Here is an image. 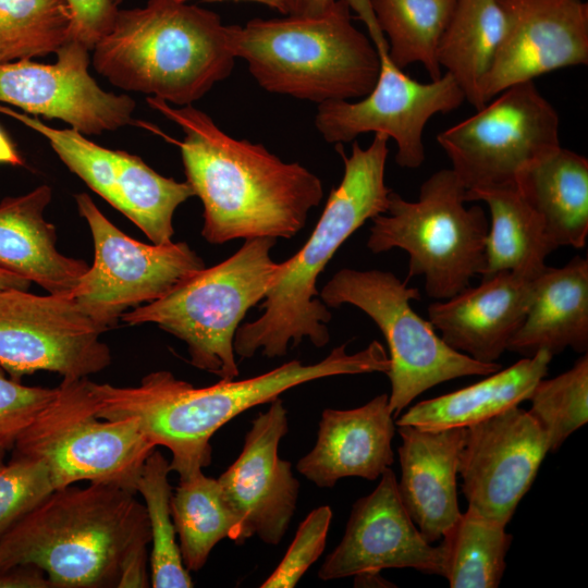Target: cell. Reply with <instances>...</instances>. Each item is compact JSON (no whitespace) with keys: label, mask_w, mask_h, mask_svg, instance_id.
I'll return each mask as SVG.
<instances>
[{"label":"cell","mask_w":588,"mask_h":588,"mask_svg":"<svg viewBox=\"0 0 588 588\" xmlns=\"http://www.w3.org/2000/svg\"><path fill=\"white\" fill-rule=\"evenodd\" d=\"M146 100L184 133L182 140H168L180 148L186 182L203 203L201 235L208 243L291 238L305 226L323 197L316 174L282 161L262 144L231 137L193 105Z\"/></svg>","instance_id":"cell-1"},{"label":"cell","mask_w":588,"mask_h":588,"mask_svg":"<svg viewBox=\"0 0 588 588\" xmlns=\"http://www.w3.org/2000/svg\"><path fill=\"white\" fill-rule=\"evenodd\" d=\"M390 362L384 347L372 341L348 354L346 344L322 360L304 365L297 359L244 380H220L195 388L170 371H154L135 387L90 382L96 414L105 419L135 418L147 439L167 448L171 471L179 478L203 470L211 462L210 439L241 413L271 403L281 393L306 382L340 375L384 372Z\"/></svg>","instance_id":"cell-2"},{"label":"cell","mask_w":588,"mask_h":588,"mask_svg":"<svg viewBox=\"0 0 588 588\" xmlns=\"http://www.w3.org/2000/svg\"><path fill=\"white\" fill-rule=\"evenodd\" d=\"M389 139L375 133L367 148L354 142L350 156L342 144L335 145L344 164L342 181L330 192L305 245L281 262L282 271L260 305L262 315L237 328L233 346L240 357L250 358L259 350L268 358L281 357L305 338L316 347L329 343L331 313L317 298V278L358 228L387 212L392 192L384 183Z\"/></svg>","instance_id":"cell-3"},{"label":"cell","mask_w":588,"mask_h":588,"mask_svg":"<svg viewBox=\"0 0 588 588\" xmlns=\"http://www.w3.org/2000/svg\"><path fill=\"white\" fill-rule=\"evenodd\" d=\"M136 494L98 482L54 489L0 538V571L34 565L52 587H117L125 561L150 543Z\"/></svg>","instance_id":"cell-4"},{"label":"cell","mask_w":588,"mask_h":588,"mask_svg":"<svg viewBox=\"0 0 588 588\" xmlns=\"http://www.w3.org/2000/svg\"><path fill=\"white\" fill-rule=\"evenodd\" d=\"M91 51L94 69L115 87L180 107L204 97L235 63L220 16L177 0L119 9Z\"/></svg>","instance_id":"cell-5"},{"label":"cell","mask_w":588,"mask_h":588,"mask_svg":"<svg viewBox=\"0 0 588 588\" xmlns=\"http://www.w3.org/2000/svg\"><path fill=\"white\" fill-rule=\"evenodd\" d=\"M230 48L267 91L317 105L363 98L375 86L379 57L352 23L345 0L319 17L262 20L228 25Z\"/></svg>","instance_id":"cell-6"},{"label":"cell","mask_w":588,"mask_h":588,"mask_svg":"<svg viewBox=\"0 0 588 588\" xmlns=\"http://www.w3.org/2000/svg\"><path fill=\"white\" fill-rule=\"evenodd\" d=\"M275 243L273 237L245 240L228 259L199 270L161 298L125 311L121 320L130 326L156 323L186 344L194 367L233 380L238 376L236 330L282 271L270 256Z\"/></svg>","instance_id":"cell-7"},{"label":"cell","mask_w":588,"mask_h":588,"mask_svg":"<svg viewBox=\"0 0 588 588\" xmlns=\"http://www.w3.org/2000/svg\"><path fill=\"white\" fill-rule=\"evenodd\" d=\"M465 192L452 169L431 174L416 201L392 191L387 212L371 219L367 247L375 254L405 250L408 278L422 277L429 297L456 295L481 275L489 231L486 211L466 207Z\"/></svg>","instance_id":"cell-8"},{"label":"cell","mask_w":588,"mask_h":588,"mask_svg":"<svg viewBox=\"0 0 588 588\" xmlns=\"http://www.w3.org/2000/svg\"><path fill=\"white\" fill-rule=\"evenodd\" d=\"M13 446L15 455L47 465L54 489L88 481L133 492L156 449L135 418L97 416L88 378L63 379Z\"/></svg>","instance_id":"cell-9"},{"label":"cell","mask_w":588,"mask_h":588,"mask_svg":"<svg viewBox=\"0 0 588 588\" xmlns=\"http://www.w3.org/2000/svg\"><path fill=\"white\" fill-rule=\"evenodd\" d=\"M328 307L353 305L378 326L389 351V406L396 418L425 391L452 379L488 376L499 363H481L450 347L411 306L419 290L382 270H339L319 293Z\"/></svg>","instance_id":"cell-10"},{"label":"cell","mask_w":588,"mask_h":588,"mask_svg":"<svg viewBox=\"0 0 588 588\" xmlns=\"http://www.w3.org/2000/svg\"><path fill=\"white\" fill-rule=\"evenodd\" d=\"M345 1L368 29L379 57V73L373 88L362 100L319 103L315 126L327 143L334 145L364 133L385 134L396 144L395 162L402 168H419L425 161L422 135L428 121L438 113L456 110L465 96L449 73L430 83L405 74L389 56L370 0Z\"/></svg>","instance_id":"cell-11"},{"label":"cell","mask_w":588,"mask_h":588,"mask_svg":"<svg viewBox=\"0 0 588 588\" xmlns=\"http://www.w3.org/2000/svg\"><path fill=\"white\" fill-rule=\"evenodd\" d=\"M560 118L534 81L515 84L437 135L468 192L517 188L520 173L556 150Z\"/></svg>","instance_id":"cell-12"},{"label":"cell","mask_w":588,"mask_h":588,"mask_svg":"<svg viewBox=\"0 0 588 588\" xmlns=\"http://www.w3.org/2000/svg\"><path fill=\"white\" fill-rule=\"evenodd\" d=\"M95 248L71 296L105 331L130 308L154 302L205 268L185 243L145 244L118 229L86 193L75 195Z\"/></svg>","instance_id":"cell-13"},{"label":"cell","mask_w":588,"mask_h":588,"mask_svg":"<svg viewBox=\"0 0 588 588\" xmlns=\"http://www.w3.org/2000/svg\"><path fill=\"white\" fill-rule=\"evenodd\" d=\"M103 332L71 295L0 290V367L15 381L39 370L81 379L106 369Z\"/></svg>","instance_id":"cell-14"},{"label":"cell","mask_w":588,"mask_h":588,"mask_svg":"<svg viewBox=\"0 0 588 588\" xmlns=\"http://www.w3.org/2000/svg\"><path fill=\"white\" fill-rule=\"evenodd\" d=\"M0 114L45 137L72 173L128 218L154 244L172 242L174 212L195 196L186 181L166 177L138 156L102 147L71 127L49 126L36 115L3 103Z\"/></svg>","instance_id":"cell-15"},{"label":"cell","mask_w":588,"mask_h":588,"mask_svg":"<svg viewBox=\"0 0 588 588\" xmlns=\"http://www.w3.org/2000/svg\"><path fill=\"white\" fill-rule=\"evenodd\" d=\"M89 49L69 40L51 64L20 60L0 64V103L66 123L84 135L133 124L136 102L102 89L90 75Z\"/></svg>","instance_id":"cell-16"},{"label":"cell","mask_w":588,"mask_h":588,"mask_svg":"<svg viewBox=\"0 0 588 588\" xmlns=\"http://www.w3.org/2000/svg\"><path fill=\"white\" fill-rule=\"evenodd\" d=\"M548 452L546 432L518 405L466 427L458 474L468 509L507 525Z\"/></svg>","instance_id":"cell-17"},{"label":"cell","mask_w":588,"mask_h":588,"mask_svg":"<svg viewBox=\"0 0 588 588\" xmlns=\"http://www.w3.org/2000/svg\"><path fill=\"white\" fill-rule=\"evenodd\" d=\"M504 33L480 85L486 106L504 89L552 71L588 64L583 0H498Z\"/></svg>","instance_id":"cell-18"},{"label":"cell","mask_w":588,"mask_h":588,"mask_svg":"<svg viewBox=\"0 0 588 588\" xmlns=\"http://www.w3.org/2000/svg\"><path fill=\"white\" fill-rule=\"evenodd\" d=\"M287 430V412L278 397L255 417L238 457L217 478L240 520L241 544L257 536L275 546L289 529L299 482L291 463L279 456Z\"/></svg>","instance_id":"cell-19"},{"label":"cell","mask_w":588,"mask_h":588,"mask_svg":"<svg viewBox=\"0 0 588 588\" xmlns=\"http://www.w3.org/2000/svg\"><path fill=\"white\" fill-rule=\"evenodd\" d=\"M376 489L358 499L351 511L344 535L326 558L318 577L332 580L384 568H414L443 575L440 544L429 543L407 513L389 467Z\"/></svg>","instance_id":"cell-20"},{"label":"cell","mask_w":588,"mask_h":588,"mask_svg":"<svg viewBox=\"0 0 588 588\" xmlns=\"http://www.w3.org/2000/svg\"><path fill=\"white\" fill-rule=\"evenodd\" d=\"M534 279L513 271L482 277L479 285L431 303L429 322L453 350L481 363H497L526 317Z\"/></svg>","instance_id":"cell-21"},{"label":"cell","mask_w":588,"mask_h":588,"mask_svg":"<svg viewBox=\"0 0 588 588\" xmlns=\"http://www.w3.org/2000/svg\"><path fill=\"white\" fill-rule=\"evenodd\" d=\"M394 433L387 393L356 408H326L315 446L296 469L319 488H333L345 477L376 480L394 462Z\"/></svg>","instance_id":"cell-22"},{"label":"cell","mask_w":588,"mask_h":588,"mask_svg":"<svg viewBox=\"0 0 588 588\" xmlns=\"http://www.w3.org/2000/svg\"><path fill=\"white\" fill-rule=\"evenodd\" d=\"M466 428L427 430L397 426L400 498L411 518L429 542L440 540L460 517L457 481Z\"/></svg>","instance_id":"cell-23"},{"label":"cell","mask_w":588,"mask_h":588,"mask_svg":"<svg viewBox=\"0 0 588 588\" xmlns=\"http://www.w3.org/2000/svg\"><path fill=\"white\" fill-rule=\"evenodd\" d=\"M51 198V188L40 185L0 201V268L50 294L70 295L88 265L58 250L56 228L44 218Z\"/></svg>","instance_id":"cell-24"},{"label":"cell","mask_w":588,"mask_h":588,"mask_svg":"<svg viewBox=\"0 0 588 588\" xmlns=\"http://www.w3.org/2000/svg\"><path fill=\"white\" fill-rule=\"evenodd\" d=\"M567 347L588 350V260L580 256L561 268L546 266L535 277L531 304L506 351L554 356Z\"/></svg>","instance_id":"cell-25"},{"label":"cell","mask_w":588,"mask_h":588,"mask_svg":"<svg viewBox=\"0 0 588 588\" xmlns=\"http://www.w3.org/2000/svg\"><path fill=\"white\" fill-rule=\"evenodd\" d=\"M552 357L547 351L524 357L477 383L415 404L395 424L442 430L487 420L528 400L538 381L547 376Z\"/></svg>","instance_id":"cell-26"},{"label":"cell","mask_w":588,"mask_h":588,"mask_svg":"<svg viewBox=\"0 0 588 588\" xmlns=\"http://www.w3.org/2000/svg\"><path fill=\"white\" fill-rule=\"evenodd\" d=\"M517 191L540 217L555 250L581 248L588 235V160L573 150H556L525 169Z\"/></svg>","instance_id":"cell-27"},{"label":"cell","mask_w":588,"mask_h":588,"mask_svg":"<svg viewBox=\"0 0 588 588\" xmlns=\"http://www.w3.org/2000/svg\"><path fill=\"white\" fill-rule=\"evenodd\" d=\"M465 200L483 201L490 211L482 277L513 271L536 277L552 248L540 217L517 188L465 192Z\"/></svg>","instance_id":"cell-28"},{"label":"cell","mask_w":588,"mask_h":588,"mask_svg":"<svg viewBox=\"0 0 588 588\" xmlns=\"http://www.w3.org/2000/svg\"><path fill=\"white\" fill-rule=\"evenodd\" d=\"M505 27L498 0H455L439 40L437 60L476 110L485 107L480 85L493 61Z\"/></svg>","instance_id":"cell-29"},{"label":"cell","mask_w":588,"mask_h":588,"mask_svg":"<svg viewBox=\"0 0 588 588\" xmlns=\"http://www.w3.org/2000/svg\"><path fill=\"white\" fill-rule=\"evenodd\" d=\"M171 513L184 566L197 572L224 538L241 544V525L216 478L203 470L179 478Z\"/></svg>","instance_id":"cell-30"},{"label":"cell","mask_w":588,"mask_h":588,"mask_svg":"<svg viewBox=\"0 0 588 588\" xmlns=\"http://www.w3.org/2000/svg\"><path fill=\"white\" fill-rule=\"evenodd\" d=\"M506 525L467 509L443 534V577L451 588H497L513 536Z\"/></svg>","instance_id":"cell-31"},{"label":"cell","mask_w":588,"mask_h":588,"mask_svg":"<svg viewBox=\"0 0 588 588\" xmlns=\"http://www.w3.org/2000/svg\"><path fill=\"white\" fill-rule=\"evenodd\" d=\"M388 52L400 69L421 63L431 81L442 76L437 60L439 40L455 0H370Z\"/></svg>","instance_id":"cell-32"},{"label":"cell","mask_w":588,"mask_h":588,"mask_svg":"<svg viewBox=\"0 0 588 588\" xmlns=\"http://www.w3.org/2000/svg\"><path fill=\"white\" fill-rule=\"evenodd\" d=\"M170 462L158 450L146 458L136 482L147 513L150 532V584L154 588H191L189 572L183 564L171 513Z\"/></svg>","instance_id":"cell-33"},{"label":"cell","mask_w":588,"mask_h":588,"mask_svg":"<svg viewBox=\"0 0 588 588\" xmlns=\"http://www.w3.org/2000/svg\"><path fill=\"white\" fill-rule=\"evenodd\" d=\"M71 26L65 0H0V64L56 53Z\"/></svg>","instance_id":"cell-34"},{"label":"cell","mask_w":588,"mask_h":588,"mask_svg":"<svg viewBox=\"0 0 588 588\" xmlns=\"http://www.w3.org/2000/svg\"><path fill=\"white\" fill-rule=\"evenodd\" d=\"M528 413L547 434L550 452L588 421V355L584 354L571 369L538 381L528 397Z\"/></svg>","instance_id":"cell-35"},{"label":"cell","mask_w":588,"mask_h":588,"mask_svg":"<svg viewBox=\"0 0 588 588\" xmlns=\"http://www.w3.org/2000/svg\"><path fill=\"white\" fill-rule=\"evenodd\" d=\"M53 490L42 461L15 455L4 463L0 467V538Z\"/></svg>","instance_id":"cell-36"},{"label":"cell","mask_w":588,"mask_h":588,"mask_svg":"<svg viewBox=\"0 0 588 588\" xmlns=\"http://www.w3.org/2000/svg\"><path fill=\"white\" fill-rule=\"evenodd\" d=\"M332 519V510L321 505L301 523L282 561L261 588H293L322 554Z\"/></svg>","instance_id":"cell-37"},{"label":"cell","mask_w":588,"mask_h":588,"mask_svg":"<svg viewBox=\"0 0 588 588\" xmlns=\"http://www.w3.org/2000/svg\"><path fill=\"white\" fill-rule=\"evenodd\" d=\"M56 394V388L28 387L0 367V442L10 448Z\"/></svg>","instance_id":"cell-38"},{"label":"cell","mask_w":588,"mask_h":588,"mask_svg":"<svg viewBox=\"0 0 588 588\" xmlns=\"http://www.w3.org/2000/svg\"><path fill=\"white\" fill-rule=\"evenodd\" d=\"M72 14L71 40L90 51L112 28L118 5L112 0H65Z\"/></svg>","instance_id":"cell-39"},{"label":"cell","mask_w":588,"mask_h":588,"mask_svg":"<svg viewBox=\"0 0 588 588\" xmlns=\"http://www.w3.org/2000/svg\"><path fill=\"white\" fill-rule=\"evenodd\" d=\"M46 573L34 565H17L0 571V588H50Z\"/></svg>","instance_id":"cell-40"},{"label":"cell","mask_w":588,"mask_h":588,"mask_svg":"<svg viewBox=\"0 0 588 588\" xmlns=\"http://www.w3.org/2000/svg\"><path fill=\"white\" fill-rule=\"evenodd\" d=\"M285 14L296 17H319L330 12L336 0H283Z\"/></svg>","instance_id":"cell-41"},{"label":"cell","mask_w":588,"mask_h":588,"mask_svg":"<svg viewBox=\"0 0 588 588\" xmlns=\"http://www.w3.org/2000/svg\"><path fill=\"white\" fill-rule=\"evenodd\" d=\"M0 163L24 166V159L16 150L9 136L0 127Z\"/></svg>","instance_id":"cell-42"},{"label":"cell","mask_w":588,"mask_h":588,"mask_svg":"<svg viewBox=\"0 0 588 588\" xmlns=\"http://www.w3.org/2000/svg\"><path fill=\"white\" fill-rule=\"evenodd\" d=\"M355 587H392V583L385 580L380 572H364L354 576Z\"/></svg>","instance_id":"cell-43"},{"label":"cell","mask_w":588,"mask_h":588,"mask_svg":"<svg viewBox=\"0 0 588 588\" xmlns=\"http://www.w3.org/2000/svg\"><path fill=\"white\" fill-rule=\"evenodd\" d=\"M30 282L16 273L0 268V290H28Z\"/></svg>","instance_id":"cell-44"},{"label":"cell","mask_w":588,"mask_h":588,"mask_svg":"<svg viewBox=\"0 0 588 588\" xmlns=\"http://www.w3.org/2000/svg\"><path fill=\"white\" fill-rule=\"evenodd\" d=\"M177 1H182V2H192V1H195V0H177ZM200 1H207V2H222V1H234V2L248 1V2H256V3H260V4H264V5H267V7H269V8L275 9V10H278L280 13L285 14V7H284V1H283V0H200Z\"/></svg>","instance_id":"cell-45"},{"label":"cell","mask_w":588,"mask_h":588,"mask_svg":"<svg viewBox=\"0 0 588 588\" xmlns=\"http://www.w3.org/2000/svg\"><path fill=\"white\" fill-rule=\"evenodd\" d=\"M10 449L9 445H7L3 442H0V467L4 464V457L7 455V451Z\"/></svg>","instance_id":"cell-46"},{"label":"cell","mask_w":588,"mask_h":588,"mask_svg":"<svg viewBox=\"0 0 588 588\" xmlns=\"http://www.w3.org/2000/svg\"><path fill=\"white\" fill-rule=\"evenodd\" d=\"M115 5L121 4L124 0H112Z\"/></svg>","instance_id":"cell-47"}]
</instances>
